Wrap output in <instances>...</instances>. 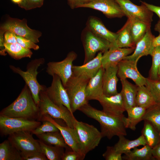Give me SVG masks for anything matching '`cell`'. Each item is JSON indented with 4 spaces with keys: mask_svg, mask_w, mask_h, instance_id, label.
I'll list each match as a JSON object with an SVG mask.
<instances>
[{
    "mask_svg": "<svg viewBox=\"0 0 160 160\" xmlns=\"http://www.w3.org/2000/svg\"><path fill=\"white\" fill-rule=\"evenodd\" d=\"M79 110L99 123L103 137H106L111 139L115 136L127 135L123 121L124 116L119 117L110 115L103 111L93 107L88 103L81 107Z\"/></svg>",
    "mask_w": 160,
    "mask_h": 160,
    "instance_id": "obj_1",
    "label": "cell"
},
{
    "mask_svg": "<svg viewBox=\"0 0 160 160\" xmlns=\"http://www.w3.org/2000/svg\"><path fill=\"white\" fill-rule=\"evenodd\" d=\"M39 113L38 105L35 102L29 88L25 84L17 98L1 111L0 115L33 120L39 118Z\"/></svg>",
    "mask_w": 160,
    "mask_h": 160,
    "instance_id": "obj_2",
    "label": "cell"
},
{
    "mask_svg": "<svg viewBox=\"0 0 160 160\" xmlns=\"http://www.w3.org/2000/svg\"><path fill=\"white\" fill-rule=\"evenodd\" d=\"M44 62V59L42 58L32 60L27 64L25 71H23L18 67L12 65L9 66L14 73L19 74L23 79L29 88L35 102L38 105L40 101V92L46 90L47 88L45 86L40 84L37 79L38 73V69Z\"/></svg>",
    "mask_w": 160,
    "mask_h": 160,
    "instance_id": "obj_3",
    "label": "cell"
},
{
    "mask_svg": "<svg viewBox=\"0 0 160 160\" xmlns=\"http://www.w3.org/2000/svg\"><path fill=\"white\" fill-rule=\"evenodd\" d=\"M45 90L41 91L39 94V119L42 116L47 114L52 118L63 120L67 126L73 128L76 119L73 114L65 106L58 105L53 103L47 96Z\"/></svg>",
    "mask_w": 160,
    "mask_h": 160,
    "instance_id": "obj_4",
    "label": "cell"
},
{
    "mask_svg": "<svg viewBox=\"0 0 160 160\" xmlns=\"http://www.w3.org/2000/svg\"><path fill=\"white\" fill-rule=\"evenodd\" d=\"M89 81L72 75L64 86L70 100L73 113L88 103L86 89Z\"/></svg>",
    "mask_w": 160,
    "mask_h": 160,
    "instance_id": "obj_5",
    "label": "cell"
},
{
    "mask_svg": "<svg viewBox=\"0 0 160 160\" xmlns=\"http://www.w3.org/2000/svg\"><path fill=\"white\" fill-rule=\"evenodd\" d=\"M81 40L84 52L83 64L93 59L97 52L103 53L112 46L110 42L96 36L86 27L82 32Z\"/></svg>",
    "mask_w": 160,
    "mask_h": 160,
    "instance_id": "obj_6",
    "label": "cell"
},
{
    "mask_svg": "<svg viewBox=\"0 0 160 160\" xmlns=\"http://www.w3.org/2000/svg\"><path fill=\"white\" fill-rule=\"evenodd\" d=\"M74 128L76 129L85 153L94 149L99 145L103 136L94 126L75 119Z\"/></svg>",
    "mask_w": 160,
    "mask_h": 160,
    "instance_id": "obj_7",
    "label": "cell"
},
{
    "mask_svg": "<svg viewBox=\"0 0 160 160\" xmlns=\"http://www.w3.org/2000/svg\"><path fill=\"white\" fill-rule=\"evenodd\" d=\"M31 132L21 131L9 135L8 139L21 153L24 159L38 152H42L38 140L35 139Z\"/></svg>",
    "mask_w": 160,
    "mask_h": 160,
    "instance_id": "obj_8",
    "label": "cell"
},
{
    "mask_svg": "<svg viewBox=\"0 0 160 160\" xmlns=\"http://www.w3.org/2000/svg\"><path fill=\"white\" fill-rule=\"evenodd\" d=\"M41 124L38 121L0 115V132L3 136L21 131L31 132Z\"/></svg>",
    "mask_w": 160,
    "mask_h": 160,
    "instance_id": "obj_9",
    "label": "cell"
},
{
    "mask_svg": "<svg viewBox=\"0 0 160 160\" xmlns=\"http://www.w3.org/2000/svg\"><path fill=\"white\" fill-rule=\"evenodd\" d=\"M27 20L25 18L20 20L9 17L0 27V31L4 33L7 31L29 39L35 43L39 42V38L42 33L37 30L32 29L27 25Z\"/></svg>",
    "mask_w": 160,
    "mask_h": 160,
    "instance_id": "obj_10",
    "label": "cell"
},
{
    "mask_svg": "<svg viewBox=\"0 0 160 160\" xmlns=\"http://www.w3.org/2000/svg\"><path fill=\"white\" fill-rule=\"evenodd\" d=\"M77 57V55L74 52H70L63 60L48 63L46 71L51 76L56 75L59 76L64 86L72 76L73 63Z\"/></svg>",
    "mask_w": 160,
    "mask_h": 160,
    "instance_id": "obj_11",
    "label": "cell"
},
{
    "mask_svg": "<svg viewBox=\"0 0 160 160\" xmlns=\"http://www.w3.org/2000/svg\"><path fill=\"white\" fill-rule=\"evenodd\" d=\"M121 7L124 15L128 19H135L151 25L153 12L143 4H135L129 0H115Z\"/></svg>",
    "mask_w": 160,
    "mask_h": 160,
    "instance_id": "obj_12",
    "label": "cell"
},
{
    "mask_svg": "<svg viewBox=\"0 0 160 160\" xmlns=\"http://www.w3.org/2000/svg\"><path fill=\"white\" fill-rule=\"evenodd\" d=\"M52 77L51 86L47 87L45 90L47 96L53 103L65 106L73 114L68 95L60 79L56 75H54Z\"/></svg>",
    "mask_w": 160,
    "mask_h": 160,
    "instance_id": "obj_13",
    "label": "cell"
},
{
    "mask_svg": "<svg viewBox=\"0 0 160 160\" xmlns=\"http://www.w3.org/2000/svg\"><path fill=\"white\" fill-rule=\"evenodd\" d=\"M80 7L98 10L109 18H121L125 16L121 7L115 0H89Z\"/></svg>",
    "mask_w": 160,
    "mask_h": 160,
    "instance_id": "obj_14",
    "label": "cell"
},
{
    "mask_svg": "<svg viewBox=\"0 0 160 160\" xmlns=\"http://www.w3.org/2000/svg\"><path fill=\"white\" fill-rule=\"evenodd\" d=\"M40 119L41 121H49L53 123L59 129L65 143L72 150L86 155L80 141L77 131L74 128H71L67 126H62L47 114L42 116Z\"/></svg>",
    "mask_w": 160,
    "mask_h": 160,
    "instance_id": "obj_15",
    "label": "cell"
},
{
    "mask_svg": "<svg viewBox=\"0 0 160 160\" xmlns=\"http://www.w3.org/2000/svg\"><path fill=\"white\" fill-rule=\"evenodd\" d=\"M117 66V75L120 80L129 78L138 86H146V78L143 76L139 71L137 63L124 59L118 63Z\"/></svg>",
    "mask_w": 160,
    "mask_h": 160,
    "instance_id": "obj_16",
    "label": "cell"
},
{
    "mask_svg": "<svg viewBox=\"0 0 160 160\" xmlns=\"http://www.w3.org/2000/svg\"><path fill=\"white\" fill-rule=\"evenodd\" d=\"M102 105L103 111L110 115L119 117L124 116L126 109L121 93L110 96L103 95L97 100Z\"/></svg>",
    "mask_w": 160,
    "mask_h": 160,
    "instance_id": "obj_17",
    "label": "cell"
},
{
    "mask_svg": "<svg viewBox=\"0 0 160 160\" xmlns=\"http://www.w3.org/2000/svg\"><path fill=\"white\" fill-rule=\"evenodd\" d=\"M151 26L148 28L143 37L136 44L132 54L127 56L124 59L137 63L141 57L148 55H151L154 48L153 41L155 37L151 32Z\"/></svg>",
    "mask_w": 160,
    "mask_h": 160,
    "instance_id": "obj_18",
    "label": "cell"
},
{
    "mask_svg": "<svg viewBox=\"0 0 160 160\" xmlns=\"http://www.w3.org/2000/svg\"><path fill=\"white\" fill-rule=\"evenodd\" d=\"M135 48H120L111 46L104 52L101 59L102 67L104 69L111 66L117 65L126 57L133 53Z\"/></svg>",
    "mask_w": 160,
    "mask_h": 160,
    "instance_id": "obj_19",
    "label": "cell"
},
{
    "mask_svg": "<svg viewBox=\"0 0 160 160\" xmlns=\"http://www.w3.org/2000/svg\"><path fill=\"white\" fill-rule=\"evenodd\" d=\"M103 53L99 52L93 59L81 65H73V75L89 80L94 76L102 67Z\"/></svg>",
    "mask_w": 160,
    "mask_h": 160,
    "instance_id": "obj_20",
    "label": "cell"
},
{
    "mask_svg": "<svg viewBox=\"0 0 160 160\" xmlns=\"http://www.w3.org/2000/svg\"><path fill=\"white\" fill-rule=\"evenodd\" d=\"M86 27L96 36L108 41L112 45L115 43L116 33L107 29L99 18L94 16H89L87 20Z\"/></svg>",
    "mask_w": 160,
    "mask_h": 160,
    "instance_id": "obj_21",
    "label": "cell"
},
{
    "mask_svg": "<svg viewBox=\"0 0 160 160\" xmlns=\"http://www.w3.org/2000/svg\"><path fill=\"white\" fill-rule=\"evenodd\" d=\"M117 65L104 69L103 76V95L110 96L117 94V84L118 81Z\"/></svg>",
    "mask_w": 160,
    "mask_h": 160,
    "instance_id": "obj_22",
    "label": "cell"
},
{
    "mask_svg": "<svg viewBox=\"0 0 160 160\" xmlns=\"http://www.w3.org/2000/svg\"><path fill=\"white\" fill-rule=\"evenodd\" d=\"M104 69L102 67L97 74L91 78L86 86V92L87 100H98L103 95V76Z\"/></svg>",
    "mask_w": 160,
    "mask_h": 160,
    "instance_id": "obj_23",
    "label": "cell"
},
{
    "mask_svg": "<svg viewBox=\"0 0 160 160\" xmlns=\"http://www.w3.org/2000/svg\"><path fill=\"white\" fill-rule=\"evenodd\" d=\"M120 81L122 85L121 92L126 111L136 106V99L138 86L132 84L127 79H120Z\"/></svg>",
    "mask_w": 160,
    "mask_h": 160,
    "instance_id": "obj_24",
    "label": "cell"
},
{
    "mask_svg": "<svg viewBox=\"0 0 160 160\" xmlns=\"http://www.w3.org/2000/svg\"><path fill=\"white\" fill-rule=\"evenodd\" d=\"M146 108L139 106H135L127 109V117L124 116L123 121L126 128L135 131L137 125L142 120Z\"/></svg>",
    "mask_w": 160,
    "mask_h": 160,
    "instance_id": "obj_25",
    "label": "cell"
},
{
    "mask_svg": "<svg viewBox=\"0 0 160 160\" xmlns=\"http://www.w3.org/2000/svg\"><path fill=\"white\" fill-rule=\"evenodd\" d=\"M131 22L129 19L123 27L117 33L116 41L111 46L120 48H135L130 32Z\"/></svg>",
    "mask_w": 160,
    "mask_h": 160,
    "instance_id": "obj_26",
    "label": "cell"
},
{
    "mask_svg": "<svg viewBox=\"0 0 160 160\" xmlns=\"http://www.w3.org/2000/svg\"><path fill=\"white\" fill-rule=\"evenodd\" d=\"M124 136H118L119 140L114 147L118 153L125 154L134 148L141 145L146 144L145 139L142 135L137 138L130 140L126 138Z\"/></svg>",
    "mask_w": 160,
    "mask_h": 160,
    "instance_id": "obj_27",
    "label": "cell"
},
{
    "mask_svg": "<svg viewBox=\"0 0 160 160\" xmlns=\"http://www.w3.org/2000/svg\"><path fill=\"white\" fill-rule=\"evenodd\" d=\"M36 135L40 140L47 144L62 147L66 150L71 149L65 143L60 131L47 132Z\"/></svg>",
    "mask_w": 160,
    "mask_h": 160,
    "instance_id": "obj_28",
    "label": "cell"
},
{
    "mask_svg": "<svg viewBox=\"0 0 160 160\" xmlns=\"http://www.w3.org/2000/svg\"><path fill=\"white\" fill-rule=\"evenodd\" d=\"M124 154L123 159L126 160H151L154 159L152 148L147 144L140 148L135 147Z\"/></svg>",
    "mask_w": 160,
    "mask_h": 160,
    "instance_id": "obj_29",
    "label": "cell"
},
{
    "mask_svg": "<svg viewBox=\"0 0 160 160\" xmlns=\"http://www.w3.org/2000/svg\"><path fill=\"white\" fill-rule=\"evenodd\" d=\"M0 160H23L20 152L8 139L0 144Z\"/></svg>",
    "mask_w": 160,
    "mask_h": 160,
    "instance_id": "obj_30",
    "label": "cell"
},
{
    "mask_svg": "<svg viewBox=\"0 0 160 160\" xmlns=\"http://www.w3.org/2000/svg\"><path fill=\"white\" fill-rule=\"evenodd\" d=\"M143 128L141 131L146 144L152 148L154 147L160 141L159 132L149 122L144 121Z\"/></svg>",
    "mask_w": 160,
    "mask_h": 160,
    "instance_id": "obj_31",
    "label": "cell"
},
{
    "mask_svg": "<svg viewBox=\"0 0 160 160\" xmlns=\"http://www.w3.org/2000/svg\"><path fill=\"white\" fill-rule=\"evenodd\" d=\"M4 46L5 52L15 60L24 57L31 58L33 54L30 49L23 47L17 43L5 44Z\"/></svg>",
    "mask_w": 160,
    "mask_h": 160,
    "instance_id": "obj_32",
    "label": "cell"
},
{
    "mask_svg": "<svg viewBox=\"0 0 160 160\" xmlns=\"http://www.w3.org/2000/svg\"><path fill=\"white\" fill-rule=\"evenodd\" d=\"M129 19L131 22L130 32L132 40L136 45L143 37L148 29L151 25L137 19Z\"/></svg>",
    "mask_w": 160,
    "mask_h": 160,
    "instance_id": "obj_33",
    "label": "cell"
},
{
    "mask_svg": "<svg viewBox=\"0 0 160 160\" xmlns=\"http://www.w3.org/2000/svg\"><path fill=\"white\" fill-rule=\"evenodd\" d=\"M136 103V105L146 109L156 104L150 91L144 85L138 87Z\"/></svg>",
    "mask_w": 160,
    "mask_h": 160,
    "instance_id": "obj_34",
    "label": "cell"
},
{
    "mask_svg": "<svg viewBox=\"0 0 160 160\" xmlns=\"http://www.w3.org/2000/svg\"><path fill=\"white\" fill-rule=\"evenodd\" d=\"M143 120L147 121L160 132V105L156 104L146 109L143 118Z\"/></svg>",
    "mask_w": 160,
    "mask_h": 160,
    "instance_id": "obj_35",
    "label": "cell"
},
{
    "mask_svg": "<svg viewBox=\"0 0 160 160\" xmlns=\"http://www.w3.org/2000/svg\"><path fill=\"white\" fill-rule=\"evenodd\" d=\"M41 152L49 160H60L64 152V148L47 144L38 140Z\"/></svg>",
    "mask_w": 160,
    "mask_h": 160,
    "instance_id": "obj_36",
    "label": "cell"
},
{
    "mask_svg": "<svg viewBox=\"0 0 160 160\" xmlns=\"http://www.w3.org/2000/svg\"><path fill=\"white\" fill-rule=\"evenodd\" d=\"M151 56L152 62L148 78L152 80H157L159 78L158 70L160 66V46L154 47Z\"/></svg>",
    "mask_w": 160,
    "mask_h": 160,
    "instance_id": "obj_37",
    "label": "cell"
},
{
    "mask_svg": "<svg viewBox=\"0 0 160 160\" xmlns=\"http://www.w3.org/2000/svg\"><path fill=\"white\" fill-rule=\"evenodd\" d=\"M145 86L151 92L156 103L160 105V81L147 78Z\"/></svg>",
    "mask_w": 160,
    "mask_h": 160,
    "instance_id": "obj_38",
    "label": "cell"
},
{
    "mask_svg": "<svg viewBox=\"0 0 160 160\" xmlns=\"http://www.w3.org/2000/svg\"><path fill=\"white\" fill-rule=\"evenodd\" d=\"M42 124L31 132L36 135L49 132L59 131L57 128L52 122L47 120L42 121Z\"/></svg>",
    "mask_w": 160,
    "mask_h": 160,
    "instance_id": "obj_39",
    "label": "cell"
},
{
    "mask_svg": "<svg viewBox=\"0 0 160 160\" xmlns=\"http://www.w3.org/2000/svg\"><path fill=\"white\" fill-rule=\"evenodd\" d=\"M44 1V0H22L18 5L28 10L41 7L43 5Z\"/></svg>",
    "mask_w": 160,
    "mask_h": 160,
    "instance_id": "obj_40",
    "label": "cell"
},
{
    "mask_svg": "<svg viewBox=\"0 0 160 160\" xmlns=\"http://www.w3.org/2000/svg\"><path fill=\"white\" fill-rule=\"evenodd\" d=\"M106 160H122V154L118 152L113 146H107L106 150L103 154Z\"/></svg>",
    "mask_w": 160,
    "mask_h": 160,
    "instance_id": "obj_41",
    "label": "cell"
},
{
    "mask_svg": "<svg viewBox=\"0 0 160 160\" xmlns=\"http://www.w3.org/2000/svg\"><path fill=\"white\" fill-rule=\"evenodd\" d=\"M62 157V160H82L86 155L71 149L66 150Z\"/></svg>",
    "mask_w": 160,
    "mask_h": 160,
    "instance_id": "obj_42",
    "label": "cell"
},
{
    "mask_svg": "<svg viewBox=\"0 0 160 160\" xmlns=\"http://www.w3.org/2000/svg\"><path fill=\"white\" fill-rule=\"evenodd\" d=\"M17 43L23 47L29 49L37 50L39 46L31 40L16 34Z\"/></svg>",
    "mask_w": 160,
    "mask_h": 160,
    "instance_id": "obj_43",
    "label": "cell"
},
{
    "mask_svg": "<svg viewBox=\"0 0 160 160\" xmlns=\"http://www.w3.org/2000/svg\"><path fill=\"white\" fill-rule=\"evenodd\" d=\"M5 44H13L17 43L16 34L13 32L7 31L4 34Z\"/></svg>",
    "mask_w": 160,
    "mask_h": 160,
    "instance_id": "obj_44",
    "label": "cell"
},
{
    "mask_svg": "<svg viewBox=\"0 0 160 160\" xmlns=\"http://www.w3.org/2000/svg\"><path fill=\"white\" fill-rule=\"evenodd\" d=\"M45 155L42 152H38L24 159L23 160H47Z\"/></svg>",
    "mask_w": 160,
    "mask_h": 160,
    "instance_id": "obj_45",
    "label": "cell"
},
{
    "mask_svg": "<svg viewBox=\"0 0 160 160\" xmlns=\"http://www.w3.org/2000/svg\"><path fill=\"white\" fill-rule=\"evenodd\" d=\"M68 4L72 9L80 7L83 4L89 0H67Z\"/></svg>",
    "mask_w": 160,
    "mask_h": 160,
    "instance_id": "obj_46",
    "label": "cell"
},
{
    "mask_svg": "<svg viewBox=\"0 0 160 160\" xmlns=\"http://www.w3.org/2000/svg\"><path fill=\"white\" fill-rule=\"evenodd\" d=\"M142 4H144L149 9L156 13L159 18L160 20V7L148 4L145 1H140Z\"/></svg>",
    "mask_w": 160,
    "mask_h": 160,
    "instance_id": "obj_47",
    "label": "cell"
},
{
    "mask_svg": "<svg viewBox=\"0 0 160 160\" xmlns=\"http://www.w3.org/2000/svg\"><path fill=\"white\" fill-rule=\"evenodd\" d=\"M4 33L0 31V54L1 55L5 56L7 54L5 49V42L4 41Z\"/></svg>",
    "mask_w": 160,
    "mask_h": 160,
    "instance_id": "obj_48",
    "label": "cell"
},
{
    "mask_svg": "<svg viewBox=\"0 0 160 160\" xmlns=\"http://www.w3.org/2000/svg\"><path fill=\"white\" fill-rule=\"evenodd\" d=\"M152 154L154 159L160 160V141L152 148Z\"/></svg>",
    "mask_w": 160,
    "mask_h": 160,
    "instance_id": "obj_49",
    "label": "cell"
},
{
    "mask_svg": "<svg viewBox=\"0 0 160 160\" xmlns=\"http://www.w3.org/2000/svg\"><path fill=\"white\" fill-rule=\"evenodd\" d=\"M153 46L154 47L160 46V33L157 36L154 38L153 41Z\"/></svg>",
    "mask_w": 160,
    "mask_h": 160,
    "instance_id": "obj_50",
    "label": "cell"
},
{
    "mask_svg": "<svg viewBox=\"0 0 160 160\" xmlns=\"http://www.w3.org/2000/svg\"><path fill=\"white\" fill-rule=\"evenodd\" d=\"M154 30L158 32L159 33H160V20H159L158 21L157 23L156 24L155 28Z\"/></svg>",
    "mask_w": 160,
    "mask_h": 160,
    "instance_id": "obj_51",
    "label": "cell"
},
{
    "mask_svg": "<svg viewBox=\"0 0 160 160\" xmlns=\"http://www.w3.org/2000/svg\"><path fill=\"white\" fill-rule=\"evenodd\" d=\"M14 3L19 4L22 1V0H11Z\"/></svg>",
    "mask_w": 160,
    "mask_h": 160,
    "instance_id": "obj_52",
    "label": "cell"
},
{
    "mask_svg": "<svg viewBox=\"0 0 160 160\" xmlns=\"http://www.w3.org/2000/svg\"><path fill=\"white\" fill-rule=\"evenodd\" d=\"M158 74L159 76L160 75V66L159 69Z\"/></svg>",
    "mask_w": 160,
    "mask_h": 160,
    "instance_id": "obj_53",
    "label": "cell"
},
{
    "mask_svg": "<svg viewBox=\"0 0 160 160\" xmlns=\"http://www.w3.org/2000/svg\"><path fill=\"white\" fill-rule=\"evenodd\" d=\"M158 80L160 81V75L159 76Z\"/></svg>",
    "mask_w": 160,
    "mask_h": 160,
    "instance_id": "obj_54",
    "label": "cell"
},
{
    "mask_svg": "<svg viewBox=\"0 0 160 160\" xmlns=\"http://www.w3.org/2000/svg\"><path fill=\"white\" fill-rule=\"evenodd\" d=\"M159 135L160 136V132H159Z\"/></svg>",
    "mask_w": 160,
    "mask_h": 160,
    "instance_id": "obj_55",
    "label": "cell"
}]
</instances>
